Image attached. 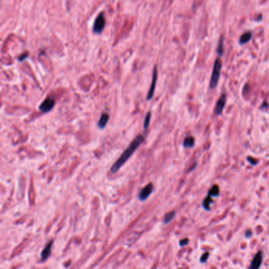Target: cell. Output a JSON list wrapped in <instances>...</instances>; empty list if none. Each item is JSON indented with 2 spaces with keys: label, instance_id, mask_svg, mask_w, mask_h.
<instances>
[{
  "label": "cell",
  "instance_id": "cell-1",
  "mask_svg": "<svg viewBox=\"0 0 269 269\" xmlns=\"http://www.w3.org/2000/svg\"><path fill=\"white\" fill-rule=\"evenodd\" d=\"M144 141V135H138L134 138V140L130 143L128 148L125 149L123 153L122 154V156L119 157L117 159V161L115 162L114 164L111 166V173H116L119 170H120L123 165L126 163V161L129 159L131 156L134 154L135 151L138 149V148L140 146L141 144L143 143V141Z\"/></svg>",
  "mask_w": 269,
  "mask_h": 269
},
{
  "label": "cell",
  "instance_id": "cell-2",
  "mask_svg": "<svg viewBox=\"0 0 269 269\" xmlns=\"http://www.w3.org/2000/svg\"><path fill=\"white\" fill-rule=\"evenodd\" d=\"M221 70L222 61L219 58H217L213 65L212 73L210 82H209V88L211 89H214L218 85L219 78H220V74H221Z\"/></svg>",
  "mask_w": 269,
  "mask_h": 269
},
{
  "label": "cell",
  "instance_id": "cell-3",
  "mask_svg": "<svg viewBox=\"0 0 269 269\" xmlns=\"http://www.w3.org/2000/svg\"><path fill=\"white\" fill-rule=\"evenodd\" d=\"M105 23H106V21H105L104 14V13H100V14L96 17V20H95V22H94L93 25L94 32H96V33H100V32L104 30V29Z\"/></svg>",
  "mask_w": 269,
  "mask_h": 269
},
{
  "label": "cell",
  "instance_id": "cell-4",
  "mask_svg": "<svg viewBox=\"0 0 269 269\" xmlns=\"http://www.w3.org/2000/svg\"><path fill=\"white\" fill-rule=\"evenodd\" d=\"M55 104V100L52 97H48L42 102L39 107V110L44 113H48L53 109Z\"/></svg>",
  "mask_w": 269,
  "mask_h": 269
},
{
  "label": "cell",
  "instance_id": "cell-5",
  "mask_svg": "<svg viewBox=\"0 0 269 269\" xmlns=\"http://www.w3.org/2000/svg\"><path fill=\"white\" fill-rule=\"evenodd\" d=\"M153 190H154V186H153V183L152 182H149L148 185L144 186L141 190L140 193L138 195V199L141 201H144L146 199H148L149 197V196L151 195L152 192H153Z\"/></svg>",
  "mask_w": 269,
  "mask_h": 269
},
{
  "label": "cell",
  "instance_id": "cell-6",
  "mask_svg": "<svg viewBox=\"0 0 269 269\" xmlns=\"http://www.w3.org/2000/svg\"><path fill=\"white\" fill-rule=\"evenodd\" d=\"M226 103H227V95L225 93H223L218 100H217L216 104L215 107V110H214V112L216 115H220L223 113V109H224V107L226 105Z\"/></svg>",
  "mask_w": 269,
  "mask_h": 269
},
{
  "label": "cell",
  "instance_id": "cell-7",
  "mask_svg": "<svg viewBox=\"0 0 269 269\" xmlns=\"http://www.w3.org/2000/svg\"><path fill=\"white\" fill-rule=\"evenodd\" d=\"M157 77H158V72H157V68L156 66L154 67V70H153V73H152V84H151L150 88H149V91L148 92V96H147V100H150L153 97L155 92V88H156V82H157Z\"/></svg>",
  "mask_w": 269,
  "mask_h": 269
},
{
  "label": "cell",
  "instance_id": "cell-8",
  "mask_svg": "<svg viewBox=\"0 0 269 269\" xmlns=\"http://www.w3.org/2000/svg\"><path fill=\"white\" fill-rule=\"evenodd\" d=\"M262 262H263V252H262V251H259V252H257V254L255 255L253 259H252V263H251L250 266H249V268H260Z\"/></svg>",
  "mask_w": 269,
  "mask_h": 269
},
{
  "label": "cell",
  "instance_id": "cell-9",
  "mask_svg": "<svg viewBox=\"0 0 269 269\" xmlns=\"http://www.w3.org/2000/svg\"><path fill=\"white\" fill-rule=\"evenodd\" d=\"M53 242H54V241H53V240H51L50 242H48V244L46 245V246L44 247V249L42 250L41 252L42 261H45L46 260H48V257H50L51 253V249H52Z\"/></svg>",
  "mask_w": 269,
  "mask_h": 269
},
{
  "label": "cell",
  "instance_id": "cell-10",
  "mask_svg": "<svg viewBox=\"0 0 269 269\" xmlns=\"http://www.w3.org/2000/svg\"><path fill=\"white\" fill-rule=\"evenodd\" d=\"M109 118H110V115L107 114V113H103L101 116H100V119H99L98 123H97V125L100 129H104L106 127L107 124L109 121Z\"/></svg>",
  "mask_w": 269,
  "mask_h": 269
},
{
  "label": "cell",
  "instance_id": "cell-11",
  "mask_svg": "<svg viewBox=\"0 0 269 269\" xmlns=\"http://www.w3.org/2000/svg\"><path fill=\"white\" fill-rule=\"evenodd\" d=\"M252 36V32L247 31L246 32H244L243 34H242V36H240L239 38V44L243 45V44H247L249 40H251V38Z\"/></svg>",
  "mask_w": 269,
  "mask_h": 269
},
{
  "label": "cell",
  "instance_id": "cell-12",
  "mask_svg": "<svg viewBox=\"0 0 269 269\" xmlns=\"http://www.w3.org/2000/svg\"><path fill=\"white\" fill-rule=\"evenodd\" d=\"M195 144V138L193 136H188L183 141V146L186 148H192Z\"/></svg>",
  "mask_w": 269,
  "mask_h": 269
},
{
  "label": "cell",
  "instance_id": "cell-13",
  "mask_svg": "<svg viewBox=\"0 0 269 269\" xmlns=\"http://www.w3.org/2000/svg\"><path fill=\"white\" fill-rule=\"evenodd\" d=\"M213 203V197L210 195L208 194V196L206 197H205V199L203 200V202H202V205H203V208L207 211H210L211 210V204Z\"/></svg>",
  "mask_w": 269,
  "mask_h": 269
},
{
  "label": "cell",
  "instance_id": "cell-14",
  "mask_svg": "<svg viewBox=\"0 0 269 269\" xmlns=\"http://www.w3.org/2000/svg\"><path fill=\"white\" fill-rule=\"evenodd\" d=\"M219 193H220V189L218 185H213L208 192V194L212 197H217L219 195Z\"/></svg>",
  "mask_w": 269,
  "mask_h": 269
},
{
  "label": "cell",
  "instance_id": "cell-15",
  "mask_svg": "<svg viewBox=\"0 0 269 269\" xmlns=\"http://www.w3.org/2000/svg\"><path fill=\"white\" fill-rule=\"evenodd\" d=\"M175 216V211H171V212H167V214L164 215V218H163V223H164V224L169 223L170 222H171L173 220Z\"/></svg>",
  "mask_w": 269,
  "mask_h": 269
},
{
  "label": "cell",
  "instance_id": "cell-16",
  "mask_svg": "<svg viewBox=\"0 0 269 269\" xmlns=\"http://www.w3.org/2000/svg\"><path fill=\"white\" fill-rule=\"evenodd\" d=\"M217 53L219 56H222L223 54V36L220 37L218 43V47H217Z\"/></svg>",
  "mask_w": 269,
  "mask_h": 269
},
{
  "label": "cell",
  "instance_id": "cell-17",
  "mask_svg": "<svg viewBox=\"0 0 269 269\" xmlns=\"http://www.w3.org/2000/svg\"><path fill=\"white\" fill-rule=\"evenodd\" d=\"M151 115H152V114H151L150 111H148V112L146 114V115H145V118H144V126H143L144 130H146V129L148 128V126H149V124H150L151 121Z\"/></svg>",
  "mask_w": 269,
  "mask_h": 269
},
{
  "label": "cell",
  "instance_id": "cell-18",
  "mask_svg": "<svg viewBox=\"0 0 269 269\" xmlns=\"http://www.w3.org/2000/svg\"><path fill=\"white\" fill-rule=\"evenodd\" d=\"M209 257V252H204L202 254V256L200 257V261L201 263H205V262H206V261H208Z\"/></svg>",
  "mask_w": 269,
  "mask_h": 269
},
{
  "label": "cell",
  "instance_id": "cell-19",
  "mask_svg": "<svg viewBox=\"0 0 269 269\" xmlns=\"http://www.w3.org/2000/svg\"><path fill=\"white\" fill-rule=\"evenodd\" d=\"M189 242H190L189 238H183V239H181L179 241V246H181V247H182V246H186V245H188Z\"/></svg>",
  "mask_w": 269,
  "mask_h": 269
},
{
  "label": "cell",
  "instance_id": "cell-20",
  "mask_svg": "<svg viewBox=\"0 0 269 269\" xmlns=\"http://www.w3.org/2000/svg\"><path fill=\"white\" fill-rule=\"evenodd\" d=\"M247 160H248L249 162V163H250L252 165L257 164V159H254V158H252V157H251V156L247 157Z\"/></svg>",
  "mask_w": 269,
  "mask_h": 269
},
{
  "label": "cell",
  "instance_id": "cell-21",
  "mask_svg": "<svg viewBox=\"0 0 269 269\" xmlns=\"http://www.w3.org/2000/svg\"><path fill=\"white\" fill-rule=\"evenodd\" d=\"M28 56H29V54H28V53H24V54H22V55H21V56H19L18 60L19 61L25 60V59H27Z\"/></svg>",
  "mask_w": 269,
  "mask_h": 269
},
{
  "label": "cell",
  "instance_id": "cell-22",
  "mask_svg": "<svg viewBox=\"0 0 269 269\" xmlns=\"http://www.w3.org/2000/svg\"><path fill=\"white\" fill-rule=\"evenodd\" d=\"M245 235H246V238H250L251 236L252 235V231H251L250 230H246V234H245Z\"/></svg>",
  "mask_w": 269,
  "mask_h": 269
},
{
  "label": "cell",
  "instance_id": "cell-23",
  "mask_svg": "<svg viewBox=\"0 0 269 269\" xmlns=\"http://www.w3.org/2000/svg\"><path fill=\"white\" fill-rule=\"evenodd\" d=\"M264 107H268V105H267V103H266V102L264 103L263 106H261V109H263V108H264Z\"/></svg>",
  "mask_w": 269,
  "mask_h": 269
}]
</instances>
